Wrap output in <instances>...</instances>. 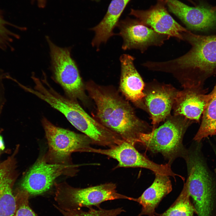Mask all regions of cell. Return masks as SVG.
Listing matches in <instances>:
<instances>
[{"label":"cell","instance_id":"obj_1","mask_svg":"<svg viewBox=\"0 0 216 216\" xmlns=\"http://www.w3.org/2000/svg\"><path fill=\"white\" fill-rule=\"evenodd\" d=\"M181 34L190 45V50L175 59L157 62L156 70L172 74L183 88L203 86L208 78L216 75V34L198 35L188 30Z\"/></svg>","mask_w":216,"mask_h":216},{"label":"cell","instance_id":"obj_2","mask_svg":"<svg viewBox=\"0 0 216 216\" xmlns=\"http://www.w3.org/2000/svg\"><path fill=\"white\" fill-rule=\"evenodd\" d=\"M85 88L96 105L95 119L124 140L135 145L140 134L152 130L137 116L127 100L113 88L90 81Z\"/></svg>","mask_w":216,"mask_h":216},{"label":"cell","instance_id":"obj_3","mask_svg":"<svg viewBox=\"0 0 216 216\" xmlns=\"http://www.w3.org/2000/svg\"><path fill=\"white\" fill-rule=\"evenodd\" d=\"M159 127L140 134L137 143L153 153H161L171 164L176 158H184L188 150L182 140L188 128L193 122L181 116H170Z\"/></svg>","mask_w":216,"mask_h":216},{"label":"cell","instance_id":"obj_4","mask_svg":"<svg viewBox=\"0 0 216 216\" xmlns=\"http://www.w3.org/2000/svg\"><path fill=\"white\" fill-rule=\"evenodd\" d=\"M186 162L189 195L198 216H216V190L199 152L188 150Z\"/></svg>","mask_w":216,"mask_h":216},{"label":"cell","instance_id":"obj_5","mask_svg":"<svg viewBox=\"0 0 216 216\" xmlns=\"http://www.w3.org/2000/svg\"><path fill=\"white\" fill-rule=\"evenodd\" d=\"M48 145V149L43 156L46 162L72 166L71 154L83 152L93 144L91 139L84 134L57 127L46 118L42 120Z\"/></svg>","mask_w":216,"mask_h":216},{"label":"cell","instance_id":"obj_6","mask_svg":"<svg viewBox=\"0 0 216 216\" xmlns=\"http://www.w3.org/2000/svg\"><path fill=\"white\" fill-rule=\"evenodd\" d=\"M55 199L59 208L67 209L88 208L95 206L100 208L102 202L117 199L132 201L133 198L118 193L116 186L112 183H106L85 188H74L66 182L54 183Z\"/></svg>","mask_w":216,"mask_h":216},{"label":"cell","instance_id":"obj_7","mask_svg":"<svg viewBox=\"0 0 216 216\" xmlns=\"http://www.w3.org/2000/svg\"><path fill=\"white\" fill-rule=\"evenodd\" d=\"M50 50L53 77L62 87L69 98L85 102V86L76 64L71 57L69 48L56 45L47 37Z\"/></svg>","mask_w":216,"mask_h":216},{"label":"cell","instance_id":"obj_8","mask_svg":"<svg viewBox=\"0 0 216 216\" xmlns=\"http://www.w3.org/2000/svg\"><path fill=\"white\" fill-rule=\"evenodd\" d=\"M83 152L100 154L116 159L118 164L115 167H140L147 169L155 174L173 177L179 175L172 171L170 164H158L150 160L139 152L135 148V145L122 140L118 144L112 146L107 149H97L91 146L85 149Z\"/></svg>","mask_w":216,"mask_h":216},{"label":"cell","instance_id":"obj_9","mask_svg":"<svg viewBox=\"0 0 216 216\" xmlns=\"http://www.w3.org/2000/svg\"><path fill=\"white\" fill-rule=\"evenodd\" d=\"M79 166L77 164L70 166L48 163L41 156L24 176L21 183L22 188L30 195L42 194L50 188L58 176H75L78 171Z\"/></svg>","mask_w":216,"mask_h":216},{"label":"cell","instance_id":"obj_10","mask_svg":"<svg viewBox=\"0 0 216 216\" xmlns=\"http://www.w3.org/2000/svg\"><path fill=\"white\" fill-rule=\"evenodd\" d=\"M178 91L171 85L160 83L156 80L145 84L143 110L150 116L152 129L157 128L160 122L171 115Z\"/></svg>","mask_w":216,"mask_h":216},{"label":"cell","instance_id":"obj_11","mask_svg":"<svg viewBox=\"0 0 216 216\" xmlns=\"http://www.w3.org/2000/svg\"><path fill=\"white\" fill-rule=\"evenodd\" d=\"M117 26L123 39L124 50L136 49L143 53L150 46H162L170 37L156 32L137 19L127 18L119 21Z\"/></svg>","mask_w":216,"mask_h":216},{"label":"cell","instance_id":"obj_12","mask_svg":"<svg viewBox=\"0 0 216 216\" xmlns=\"http://www.w3.org/2000/svg\"><path fill=\"white\" fill-rule=\"evenodd\" d=\"M166 4L165 0H159L155 5L148 10L131 9L130 15L158 33L183 40L181 33L188 29L178 23L169 14L165 6Z\"/></svg>","mask_w":216,"mask_h":216},{"label":"cell","instance_id":"obj_13","mask_svg":"<svg viewBox=\"0 0 216 216\" xmlns=\"http://www.w3.org/2000/svg\"><path fill=\"white\" fill-rule=\"evenodd\" d=\"M203 86L183 88L178 91L173 106L174 115L183 116L193 122H200L210 98Z\"/></svg>","mask_w":216,"mask_h":216},{"label":"cell","instance_id":"obj_14","mask_svg":"<svg viewBox=\"0 0 216 216\" xmlns=\"http://www.w3.org/2000/svg\"><path fill=\"white\" fill-rule=\"evenodd\" d=\"M169 10L187 28L204 31L216 26V11L208 8L188 6L178 0H165Z\"/></svg>","mask_w":216,"mask_h":216},{"label":"cell","instance_id":"obj_15","mask_svg":"<svg viewBox=\"0 0 216 216\" xmlns=\"http://www.w3.org/2000/svg\"><path fill=\"white\" fill-rule=\"evenodd\" d=\"M134 58L123 54L120 58L121 74L119 90L125 99L143 110L145 84L134 64Z\"/></svg>","mask_w":216,"mask_h":216},{"label":"cell","instance_id":"obj_16","mask_svg":"<svg viewBox=\"0 0 216 216\" xmlns=\"http://www.w3.org/2000/svg\"><path fill=\"white\" fill-rule=\"evenodd\" d=\"M14 161L9 158L0 164V216H14L16 207L13 187L16 178Z\"/></svg>","mask_w":216,"mask_h":216},{"label":"cell","instance_id":"obj_17","mask_svg":"<svg viewBox=\"0 0 216 216\" xmlns=\"http://www.w3.org/2000/svg\"><path fill=\"white\" fill-rule=\"evenodd\" d=\"M152 185L140 197L133 198V201L142 206L138 216L147 215L154 216L155 209L162 200L172 190L171 181L168 176L155 173Z\"/></svg>","mask_w":216,"mask_h":216},{"label":"cell","instance_id":"obj_18","mask_svg":"<svg viewBox=\"0 0 216 216\" xmlns=\"http://www.w3.org/2000/svg\"><path fill=\"white\" fill-rule=\"evenodd\" d=\"M130 0H112L106 13L101 22L91 30L95 32L92 42L93 46L98 49L102 43H106L111 37L115 35L114 28L126 6Z\"/></svg>","mask_w":216,"mask_h":216},{"label":"cell","instance_id":"obj_19","mask_svg":"<svg viewBox=\"0 0 216 216\" xmlns=\"http://www.w3.org/2000/svg\"><path fill=\"white\" fill-rule=\"evenodd\" d=\"M210 94V98L202 115L200 125L194 138L198 142L209 136H216V83Z\"/></svg>","mask_w":216,"mask_h":216},{"label":"cell","instance_id":"obj_20","mask_svg":"<svg viewBox=\"0 0 216 216\" xmlns=\"http://www.w3.org/2000/svg\"><path fill=\"white\" fill-rule=\"evenodd\" d=\"M190 198L187 179L182 191L173 203L165 212L160 214L156 213L154 216H194L196 211Z\"/></svg>","mask_w":216,"mask_h":216},{"label":"cell","instance_id":"obj_21","mask_svg":"<svg viewBox=\"0 0 216 216\" xmlns=\"http://www.w3.org/2000/svg\"><path fill=\"white\" fill-rule=\"evenodd\" d=\"M55 206L64 216H117L125 212L122 208L111 209H105L100 208L95 209L92 207L88 208L87 211L82 210L81 208L67 209Z\"/></svg>","mask_w":216,"mask_h":216},{"label":"cell","instance_id":"obj_22","mask_svg":"<svg viewBox=\"0 0 216 216\" xmlns=\"http://www.w3.org/2000/svg\"><path fill=\"white\" fill-rule=\"evenodd\" d=\"M15 194L16 207L14 216H38L29 206L30 195L28 192L22 188L16 190Z\"/></svg>","mask_w":216,"mask_h":216},{"label":"cell","instance_id":"obj_23","mask_svg":"<svg viewBox=\"0 0 216 216\" xmlns=\"http://www.w3.org/2000/svg\"><path fill=\"white\" fill-rule=\"evenodd\" d=\"M7 22L3 19L0 14V46H4L9 41L10 35L11 34L7 29L5 25Z\"/></svg>","mask_w":216,"mask_h":216},{"label":"cell","instance_id":"obj_24","mask_svg":"<svg viewBox=\"0 0 216 216\" xmlns=\"http://www.w3.org/2000/svg\"><path fill=\"white\" fill-rule=\"evenodd\" d=\"M37 0L39 6L40 8H44L46 4L45 0Z\"/></svg>","mask_w":216,"mask_h":216},{"label":"cell","instance_id":"obj_25","mask_svg":"<svg viewBox=\"0 0 216 216\" xmlns=\"http://www.w3.org/2000/svg\"><path fill=\"white\" fill-rule=\"evenodd\" d=\"M4 148V146L2 137L0 135V150H3Z\"/></svg>","mask_w":216,"mask_h":216},{"label":"cell","instance_id":"obj_26","mask_svg":"<svg viewBox=\"0 0 216 216\" xmlns=\"http://www.w3.org/2000/svg\"><path fill=\"white\" fill-rule=\"evenodd\" d=\"M212 9L215 11H216V7H214V8H212Z\"/></svg>","mask_w":216,"mask_h":216},{"label":"cell","instance_id":"obj_27","mask_svg":"<svg viewBox=\"0 0 216 216\" xmlns=\"http://www.w3.org/2000/svg\"><path fill=\"white\" fill-rule=\"evenodd\" d=\"M215 152H216V149Z\"/></svg>","mask_w":216,"mask_h":216},{"label":"cell","instance_id":"obj_28","mask_svg":"<svg viewBox=\"0 0 216 216\" xmlns=\"http://www.w3.org/2000/svg\"><path fill=\"white\" fill-rule=\"evenodd\" d=\"M96 0V1H97V0Z\"/></svg>","mask_w":216,"mask_h":216}]
</instances>
